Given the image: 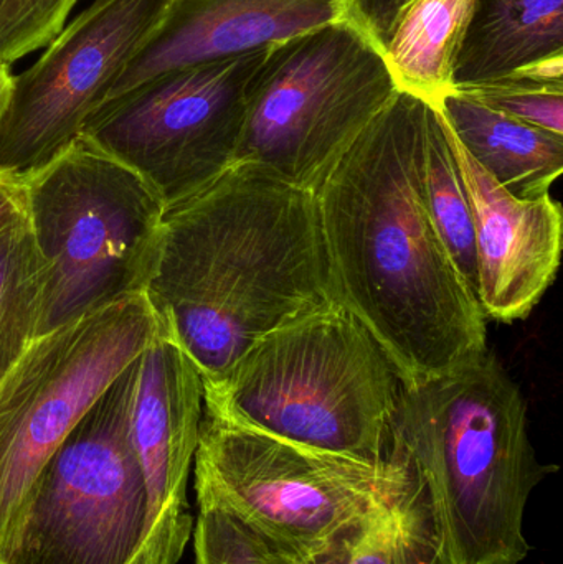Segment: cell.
<instances>
[{
  "label": "cell",
  "mask_w": 563,
  "mask_h": 564,
  "mask_svg": "<svg viewBox=\"0 0 563 564\" xmlns=\"http://www.w3.org/2000/svg\"><path fill=\"white\" fill-rule=\"evenodd\" d=\"M429 105L397 91L316 192L334 299L379 341L403 387L488 351V318L423 194Z\"/></svg>",
  "instance_id": "cell-1"
},
{
  "label": "cell",
  "mask_w": 563,
  "mask_h": 564,
  "mask_svg": "<svg viewBox=\"0 0 563 564\" xmlns=\"http://www.w3.org/2000/svg\"><path fill=\"white\" fill-rule=\"evenodd\" d=\"M142 294L202 380L253 341L334 299L316 194L234 165L165 210Z\"/></svg>",
  "instance_id": "cell-2"
},
{
  "label": "cell",
  "mask_w": 563,
  "mask_h": 564,
  "mask_svg": "<svg viewBox=\"0 0 563 564\" xmlns=\"http://www.w3.org/2000/svg\"><path fill=\"white\" fill-rule=\"evenodd\" d=\"M392 447L429 492L440 563L526 562L529 499L557 467L539 463L528 401L495 354L402 387Z\"/></svg>",
  "instance_id": "cell-3"
},
{
  "label": "cell",
  "mask_w": 563,
  "mask_h": 564,
  "mask_svg": "<svg viewBox=\"0 0 563 564\" xmlns=\"http://www.w3.org/2000/svg\"><path fill=\"white\" fill-rule=\"evenodd\" d=\"M403 383L370 332L337 301L258 338L217 380L204 413L296 446L379 463L392 454Z\"/></svg>",
  "instance_id": "cell-4"
},
{
  "label": "cell",
  "mask_w": 563,
  "mask_h": 564,
  "mask_svg": "<svg viewBox=\"0 0 563 564\" xmlns=\"http://www.w3.org/2000/svg\"><path fill=\"white\" fill-rule=\"evenodd\" d=\"M138 360L40 470L0 564H178L192 532L155 525L129 414Z\"/></svg>",
  "instance_id": "cell-5"
},
{
  "label": "cell",
  "mask_w": 563,
  "mask_h": 564,
  "mask_svg": "<svg viewBox=\"0 0 563 564\" xmlns=\"http://www.w3.org/2000/svg\"><path fill=\"white\" fill-rule=\"evenodd\" d=\"M198 506L237 513L297 564H317L415 480L392 447L379 463L296 446L204 413L194 457Z\"/></svg>",
  "instance_id": "cell-6"
},
{
  "label": "cell",
  "mask_w": 563,
  "mask_h": 564,
  "mask_svg": "<svg viewBox=\"0 0 563 564\" xmlns=\"http://www.w3.org/2000/svg\"><path fill=\"white\" fill-rule=\"evenodd\" d=\"M23 185L45 274L36 337L144 291L165 207L138 172L79 138Z\"/></svg>",
  "instance_id": "cell-7"
},
{
  "label": "cell",
  "mask_w": 563,
  "mask_h": 564,
  "mask_svg": "<svg viewBox=\"0 0 563 564\" xmlns=\"http://www.w3.org/2000/svg\"><path fill=\"white\" fill-rule=\"evenodd\" d=\"M397 91L382 53L349 23L271 43L234 165L316 194Z\"/></svg>",
  "instance_id": "cell-8"
},
{
  "label": "cell",
  "mask_w": 563,
  "mask_h": 564,
  "mask_svg": "<svg viewBox=\"0 0 563 564\" xmlns=\"http://www.w3.org/2000/svg\"><path fill=\"white\" fill-rule=\"evenodd\" d=\"M142 292L40 337L0 381V550L50 457L159 330Z\"/></svg>",
  "instance_id": "cell-9"
},
{
  "label": "cell",
  "mask_w": 563,
  "mask_h": 564,
  "mask_svg": "<svg viewBox=\"0 0 563 564\" xmlns=\"http://www.w3.org/2000/svg\"><path fill=\"white\" fill-rule=\"evenodd\" d=\"M268 50L161 73L102 102L79 138L138 172L169 210L234 167Z\"/></svg>",
  "instance_id": "cell-10"
},
{
  "label": "cell",
  "mask_w": 563,
  "mask_h": 564,
  "mask_svg": "<svg viewBox=\"0 0 563 564\" xmlns=\"http://www.w3.org/2000/svg\"><path fill=\"white\" fill-rule=\"evenodd\" d=\"M169 2L96 0L13 75L0 118L2 177L23 184L78 141Z\"/></svg>",
  "instance_id": "cell-11"
},
{
  "label": "cell",
  "mask_w": 563,
  "mask_h": 564,
  "mask_svg": "<svg viewBox=\"0 0 563 564\" xmlns=\"http://www.w3.org/2000/svg\"><path fill=\"white\" fill-rule=\"evenodd\" d=\"M448 131L475 225L479 305L486 318L521 321L557 274L561 205L551 192L524 198L506 191L459 144L450 126Z\"/></svg>",
  "instance_id": "cell-12"
},
{
  "label": "cell",
  "mask_w": 563,
  "mask_h": 564,
  "mask_svg": "<svg viewBox=\"0 0 563 564\" xmlns=\"http://www.w3.org/2000/svg\"><path fill=\"white\" fill-rule=\"evenodd\" d=\"M204 417V380L182 345L159 325L138 358L129 427L155 525L194 532L187 482Z\"/></svg>",
  "instance_id": "cell-13"
},
{
  "label": "cell",
  "mask_w": 563,
  "mask_h": 564,
  "mask_svg": "<svg viewBox=\"0 0 563 564\" xmlns=\"http://www.w3.org/2000/svg\"><path fill=\"white\" fill-rule=\"evenodd\" d=\"M337 20V0H171L106 101L161 73L240 55Z\"/></svg>",
  "instance_id": "cell-14"
},
{
  "label": "cell",
  "mask_w": 563,
  "mask_h": 564,
  "mask_svg": "<svg viewBox=\"0 0 563 564\" xmlns=\"http://www.w3.org/2000/svg\"><path fill=\"white\" fill-rule=\"evenodd\" d=\"M559 56L563 0H475L453 83L483 85Z\"/></svg>",
  "instance_id": "cell-15"
},
{
  "label": "cell",
  "mask_w": 563,
  "mask_h": 564,
  "mask_svg": "<svg viewBox=\"0 0 563 564\" xmlns=\"http://www.w3.org/2000/svg\"><path fill=\"white\" fill-rule=\"evenodd\" d=\"M436 108L468 154L518 195L549 194L563 172V135L509 118L453 89Z\"/></svg>",
  "instance_id": "cell-16"
},
{
  "label": "cell",
  "mask_w": 563,
  "mask_h": 564,
  "mask_svg": "<svg viewBox=\"0 0 563 564\" xmlns=\"http://www.w3.org/2000/svg\"><path fill=\"white\" fill-rule=\"evenodd\" d=\"M475 0H412L393 23L383 59L399 91L439 106L455 89V63Z\"/></svg>",
  "instance_id": "cell-17"
},
{
  "label": "cell",
  "mask_w": 563,
  "mask_h": 564,
  "mask_svg": "<svg viewBox=\"0 0 563 564\" xmlns=\"http://www.w3.org/2000/svg\"><path fill=\"white\" fill-rule=\"evenodd\" d=\"M317 564H442L432 503L419 474Z\"/></svg>",
  "instance_id": "cell-18"
},
{
  "label": "cell",
  "mask_w": 563,
  "mask_h": 564,
  "mask_svg": "<svg viewBox=\"0 0 563 564\" xmlns=\"http://www.w3.org/2000/svg\"><path fill=\"white\" fill-rule=\"evenodd\" d=\"M422 182L430 217L459 273L478 297L472 207L453 151L448 124L433 105L426 106L423 121Z\"/></svg>",
  "instance_id": "cell-19"
},
{
  "label": "cell",
  "mask_w": 563,
  "mask_h": 564,
  "mask_svg": "<svg viewBox=\"0 0 563 564\" xmlns=\"http://www.w3.org/2000/svg\"><path fill=\"white\" fill-rule=\"evenodd\" d=\"M43 264L26 224L0 238V381L39 332Z\"/></svg>",
  "instance_id": "cell-20"
},
{
  "label": "cell",
  "mask_w": 563,
  "mask_h": 564,
  "mask_svg": "<svg viewBox=\"0 0 563 564\" xmlns=\"http://www.w3.org/2000/svg\"><path fill=\"white\" fill-rule=\"evenodd\" d=\"M198 509L195 564H297L231 510L215 503Z\"/></svg>",
  "instance_id": "cell-21"
},
{
  "label": "cell",
  "mask_w": 563,
  "mask_h": 564,
  "mask_svg": "<svg viewBox=\"0 0 563 564\" xmlns=\"http://www.w3.org/2000/svg\"><path fill=\"white\" fill-rule=\"evenodd\" d=\"M483 105L552 134L563 135V86L511 75L483 85L456 88Z\"/></svg>",
  "instance_id": "cell-22"
},
{
  "label": "cell",
  "mask_w": 563,
  "mask_h": 564,
  "mask_svg": "<svg viewBox=\"0 0 563 564\" xmlns=\"http://www.w3.org/2000/svg\"><path fill=\"white\" fill-rule=\"evenodd\" d=\"M78 0H0V65L48 45Z\"/></svg>",
  "instance_id": "cell-23"
},
{
  "label": "cell",
  "mask_w": 563,
  "mask_h": 564,
  "mask_svg": "<svg viewBox=\"0 0 563 564\" xmlns=\"http://www.w3.org/2000/svg\"><path fill=\"white\" fill-rule=\"evenodd\" d=\"M410 2L412 0H337V17L383 55L393 23Z\"/></svg>",
  "instance_id": "cell-24"
},
{
  "label": "cell",
  "mask_w": 563,
  "mask_h": 564,
  "mask_svg": "<svg viewBox=\"0 0 563 564\" xmlns=\"http://www.w3.org/2000/svg\"><path fill=\"white\" fill-rule=\"evenodd\" d=\"M26 224L25 185L0 175V238Z\"/></svg>",
  "instance_id": "cell-25"
},
{
  "label": "cell",
  "mask_w": 563,
  "mask_h": 564,
  "mask_svg": "<svg viewBox=\"0 0 563 564\" xmlns=\"http://www.w3.org/2000/svg\"><path fill=\"white\" fill-rule=\"evenodd\" d=\"M12 79L13 75L10 73L9 66L0 65V118H2V112L7 105V99H9Z\"/></svg>",
  "instance_id": "cell-26"
}]
</instances>
